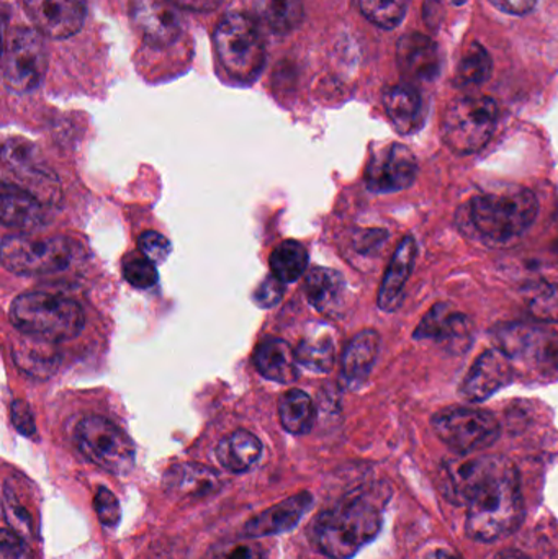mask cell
I'll return each mask as SVG.
<instances>
[{"label":"cell","mask_w":558,"mask_h":559,"mask_svg":"<svg viewBox=\"0 0 558 559\" xmlns=\"http://www.w3.org/2000/svg\"><path fill=\"white\" fill-rule=\"evenodd\" d=\"M442 492L454 504L467 506L465 532L480 544L508 537L523 522L520 473L504 456L451 460L442 468Z\"/></svg>","instance_id":"obj_1"},{"label":"cell","mask_w":558,"mask_h":559,"mask_svg":"<svg viewBox=\"0 0 558 559\" xmlns=\"http://www.w3.org/2000/svg\"><path fill=\"white\" fill-rule=\"evenodd\" d=\"M382 506L373 496H353L321 512L311 527L318 550L331 559H351L382 528Z\"/></svg>","instance_id":"obj_2"},{"label":"cell","mask_w":558,"mask_h":559,"mask_svg":"<svg viewBox=\"0 0 558 559\" xmlns=\"http://www.w3.org/2000/svg\"><path fill=\"white\" fill-rule=\"evenodd\" d=\"M539 202L530 189L501 186L484 190L468 205V219L482 241L504 246L520 239L536 222Z\"/></svg>","instance_id":"obj_3"},{"label":"cell","mask_w":558,"mask_h":559,"mask_svg":"<svg viewBox=\"0 0 558 559\" xmlns=\"http://www.w3.org/2000/svg\"><path fill=\"white\" fill-rule=\"evenodd\" d=\"M10 321L28 337L46 342L71 341L85 325L84 309L58 293L28 292L13 299Z\"/></svg>","instance_id":"obj_4"},{"label":"cell","mask_w":558,"mask_h":559,"mask_svg":"<svg viewBox=\"0 0 558 559\" xmlns=\"http://www.w3.org/2000/svg\"><path fill=\"white\" fill-rule=\"evenodd\" d=\"M0 252L3 267L12 274L25 277L61 274L84 258L81 245L64 236L48 239L7 236Z\"/></svg>","instance_id":"obj_5"},{"label":"cell","mask_w":558,"mask_h":559,"mask_svg":"<svg viewBox=\"0 0 558 559\" xmlns=\"http://www.w3.org/2000/svg\"><path fill=\"white\" fill-rule=\"evenodd\" d=\"M213 43L219 62L236 81L251 82L261 74L265 46L252 16L226 13L216 26Z\"/></svg>","instance_id":"obj_6"},{"label":"cell","mask_w":558,"mask_h":559,"mask_svg":"<svg viewBox=\"0 0 558 559\" xmlns=\"http://www.w3.org/2000/svg\"><path fill=\"white\" fill-rule=\"evenodd\" d=\"M498 123L494 98L472 95L451 102L442 120V140L452 153L471 156L487 146Z\"/></svg>","instance_id":"obj_7"},{"label":"cell","mask_w":558,"mask_h":559,"mask_svg":"<svg viewBox=\"0 0 558 559\" xmlns=\"http://www.w3.org/2000/svg\"><path fill=\"white\" fill-rule=\"evenodd\" d=\"M74 442L88 462L111 475H127L133 469V442L117 424L105 417H84L75 427Z\"/></svg>","instance_id":"obj_8"},{"label":"cell","mask_w":558,"mask_h":559,"mask_svg":"<svg viewBox=\"0 0 558 559\" xmlns=\"http://www.w3.org/2000/svg\"><path fill=\"white\" fill-rule=\"evenodd\" d=\"M498 348L524 368L547 373L558 368V334L554 329L526 322H511L495 329Z\"/></svg>","instance_id":"obj_9"},{"label":"cell","mask_w":558,"mask_h":559,"mask_svg":"<svg viewBox=\"0 0 558 559\" xmlns=\"http://www.w3.org/2000/svg\"><path fill=\"white\" fill-rule=\"evenodd\" d=\"M431 426L439 440L459 453L488 449L501 433L500 423L494 414L465 406L441 411L432 417Z\"/></svg>","instance_id":"obj_10"},{"label":"cell","mask_w":558,"mask_h":559,"mask_svg":"<svg viewBox=\"0 0 558 559\" xmlns=\"http://www.w3.org/2000/svg\"><path fill=\"white\" fill-rule=\"evenodd\" d=\"M2 182L12 183L35 197L41 205H58L62 199L61 186L52 170L46 169L28 141L12 138L2 150Z\"/></svg>","instance_id":"obj_11"},{"label":"cell","mask_w":558,"mask_h":559,"mask_svg":"<svg viewBox=\"0 0 558 559\" xmlns=\"http://www.w3.org/2000/svg\"><path fill=\"white\" fill-rule=\"evenodd\" d=\"M43 33L20 26L7 38L3 81L10 91L29 92L41 84L48 68V48Z\"/></svg>","instance_id":"obj_12"},{"label":"cell","mask_w":558,"mask_h":559,"mask_svg":"<svg viewBox=\"0 0 558 559\" xmlns=\"http://www.w3.org/2000/svg\"><path fill=\"white\" fill-rule=\"evenodd\" d=\"M130 19L138 35L153 48L174 45L182 35V15L169 0H131Z\"/></svg>","instance_id":"obj_13"},{"label":"cell","mask_w":558,"mask_h":559,"mask_svg":"<svg viewBox=\"0 0 558 559\" xmlns=\"http://www.w3.org/2000/svg\"><path fill=\"white\" fill-rule=\"evenodd\" d=\"M418 163L403 144H390L373 154L366 169V186L373 193H395L415 182Z\"/></svg>","instance_id":"obj_14"},{"label":"cell","mask_w":558,"mask_h":559,"mask_svg":"<svg viewBox=\"0 0 558 559\" xmlns=\"http://www.w3.org/2000/svg\"><path fill=\"white\" fill-rule=\"evenodd\" d=\"M513 378V361L500 348L485 350L472 365L459 393L468 403H482L508 386Z\"/></svg>","instance_id":"obj_15"},{"label":"cell","mask_w":558,"mask_h":559,"mask_svg":"<svg viewBox=\"0 0 558 559\" xmlns=\"http://www.w3.org/2000/svg\"><path fill=\"white\" fill-rule=\"evenodd\" d=\"M35 28L48 38L64 39L82 28L85 0H22Z\"/></svg>","instance_id":"obj_16"},{"label":"cell","mask_w":558,"mask_h":559,"mask_svg":"<svg viewBox=\"0 0 558 559\" xmlns=\"http://www.w3.org/2000/svg\"><path fill=\"white\" fill-rule=\"evenodd\" d=\"M472 334V322L467 316L448 302L432 306L415 329L416 341H435L442 344H465Z\"/></svg>","instance_id":"obj_17"},{"label":"cell","mask_w":558,"mask_h":559,"mask_svg":"<svg viewBox=\"0 0 558 559\" xmlns=\"http://www.w3.org/2000/svg\"><path fill=\"white\" fill-rule=\"evenodd\" d=\"M313 504L310 492L292 496L268 511L249 519L245 525L246 537H271L292 531Z\"/></svg>","instance_id":"obj_18"},{"label":"cell","mask_w":558,"mask_h":559,"mask_svg":"<svg viewBox=\"0 0 558 559\" xmlns=\"http://www.w3.org/2000/svg\"><path fill=\"white\" fill-rule=\"evenodd\" d=\"M399 68L413 81H432L439 72L436 43L423 33H409L399 43Z\"/></svg>","instance_id":"obj_19"},{"label":"cell","mask_w":558,"mask_h":559,"mask_svg":"<svg viewBox=\"0 0 558 559\" xmlns=\"http://www.w3.org/2000/svg\"><path fill=\"white\" fill-rule=\"evenodd\" d=\"M416 261V242L413 238H405L396 248L390 262L389 271L383 277L379 289V308L385 312L396 311L405 298L406 283L412 275Z\"/></svg>","instance_id":"obj_20"},{"label":"cell","mask_w":558,"mask_h":559,"mask_svg":"<svg viewBox=\"0 0 558 559\" xmlns=\"http://www.w3.org/2000/svg\"><path fill=\"white\" fill-rule=\"evenodd\" d=\"M254 365L259 373L275 383H294L298 378L297 350L288 342L277 337L264 338L254 352Z\"/></svg>","instance_id":"obj_21"},{"label":"cell","mask_w":558,"mask_h":559,"mask_svg":"<svg viewBox=\"0 0 558 559\" xmlns=\"http://www.w3.org/2000/svg\"><path fill=\"white\" fill-rule=\"evenodd\" d=\"M35 197L26 193L25 190L2 182L0 193V218L9 228L20 231H35L39 226L45 225V210Z\"/></svg>","instance_id":"obj_22"},{"label":"cell","mask_w":558,"mask_h":559,"mask_svg":"<svg viewBox=\"0 0 558 559\" xmlns=\"http://www.w3.org/2000/svg\"><path fill=\"white\" fill-rule=\"evenodd\" d=\"M346 282L340 272L314 267L305 278L308 302L323 314H337L346 301Z\"/></svg>","instance_id":"obj_23"},{"label":"cell","mask_w":558,"mask_h":559,"mask_svg":"<svg viewBox=\"0 0 558 559\" xmlns=\"http://www.w3.org/2000/svg\"><path fill=\"white\" fill-rule=\"evenodd\" d=\"M380 350V335L373 329L359 332L343 354V378L349 386L366 383Z\"/></svg>","instance_id":"obj_24"},{"label":"cell","mask_w":558,"mask_h":559,"mask_svg":"<svg viewBox=\"0 0 558 559\" xmlns=\"http://www.w3.org/2000/svg\"><path fill=\"white\" fill-rule=\"evenodd\" d=\"M164 486L177 498H203L219 488V478L212 468L197 463H180L166 473Z\"/></svg>","instance_id":"obj_25"},{"label":"cell","mask_w":558,"mask_h":559,"mask_svg":"<svg viewBox=\"0 0 558 559\" xmlns=\"http://www.w3.org/2000/svg\"><path fill=\"white\" fill-rule=\"evenodd\" d=\"M262 443L248 430H236L216 447V459L223 468L231 473H245L259 462Z\"/></svg>","instance_id":"obj_26"},{"label":"cell","mask_w":558,"mask_h":559,"mask_svg":"<svg viewBox=\"0 0 558 559\" xmlns=\"http://www.w3.org/2000/svg\"><path fill=\"white\" fill-rule=\"evenodd\" d=\"M246 9L252 19L282 35L300 26L305 16L301 0H246Z\"/></svg>","instance_id":"obj_27"},{"label":"cell","mask_w":558,"mask_h":559,"mask_svg":"<svg viewBox=\"0 0 558 559\" xmlns=\"http://www.w3.org/2000/svg\"><path fill=\"white\" fill-rule=\"evenodd\" d=\"M383 104L390 121L399 133H413L422 123V95L412 85L402 84L389 88L383 97Z\"/></svg>","instance_id":"obj_28"},{"label":"cell","mask_w":558,"mask_h":559,"mask_svg":"<svg viewBox=\"0 0 558 559\" xmlns=\"http://www.w3.org/2000/svg\"><path fill=\"white\" fill-rule=\"evenodd\" d=\"M278 417L282 427L294 436L310 432L317 419L313 401L301 390H288L278 401Z\"/></svg>","instance_id":"obj_29"},{"label":"cell","mask_w":558,"mask_h":559,"mask_svg":"<svg viewBox=\"0 0 558 559\" xmlns=\"http://www.w3.org/2000/svg\"><path fill=\"white\" fill-rule=\"evenodd\" d=\"M308 267V252L300 242L284 241L275 248L271 255V271L284 283L300 280Z\"/></svg>","instance_id":"obj_30"},{"label":"cell","mask_w":558,"mask_h":559,"mask_svg":"<svg viewBox=\"0 0 558 559\" xmlns=\"http://www.w3.org/2000/svg\"><path fill=\"white\" fill-rule=\"evenodd\" d=\"M491 71H494V66H491V58L487 49L478 43H472L459 62L455 85L458 87H477L488 81Z\"/></svg>","instance_id":"obj_31"},{"label":"cell","mask_w":558,"mask_h":559,"mask_svg":"<svg viewBox=\"0 0 558 559\" xmlns=\"http://www.w3.org/2000/svg\"><path fill=\"white\" fill-rule=\"evenodd\" d=\"M298 364L313 373H328L334 365V342L330 335H311L297 348Z\"/></svg>","instance_id":"obj_32"},{"label":"cell","mask_w":558,"mask_h":559,"mask_svg":"<svg viewBox=\"0 0 558 559\" xmlns=\"http://www.w3.org/2000/svg\"><path fill=\"white\" fill-rule=\"evenodd\" d=\"M360 13L380 28H395L405 19L408 0H356Z\"/></svg>","instance_id":"obj_33"},{"label":"cell","mask_w":558,"mask_h":559,"mask_svg":"<svg viewBox=\"0 0 558 559\" xmlns=\"http://www.w3.org/2000/svg\"><path fill=\"white\" fill-rule=\"evenodd\" d=\"M527 311L537 322H558V285L541 283L527 298Z\"/></svg>","instance_id":"obj_34"},{"label":"cell","mask_w":558,"mask_h":559,"mask_svg":"<svg viewBox=\"0 0 558 559\" xmlns=\"http://www.w3.org/2000/svg\"><path fill=\"white\" fill-rule=\"evenodd\" d=\"M2 508L3 518H5L9 527L15 531L16 534L22 535V537H32V515L28 514L25 506L20 504L19 498H16L15 492L10 489L9 483L3 485Z\"/></svg>","instance_id":"obj_35"},{"label":"cell","mask_w":558,"mask_h":559,"mask_svg":"<svg viewBox=\"0 0 558 559\" xmlns=\"http://www.w3.org/2000/svg\"><path fill=\"white\" fill-rule=\"evenodd\" d=\"M205 559H268L261 545L254 542H225L206 554Z\"/></svg>","instance_id":"obj_36"},{"label":"cell","mask_w":558,"mask_h":559,"mask_svg":"<svg viewBox=\"0 0 558 559\" xmlns=\"http://www.w3.org/2000/svg\"><path fill=\"white\" fill-rule=\"evenodd\" d=\"M123 277L138 289H147L156 285L159 274L156 264L146 258H134L123 267Z\"/></svg>","instance_id":"obj_37"},{"label":"cell","mask_w":558,"mask_h":559,"mask_svg":"<svg viewBox=\"0 0 558 559\" xmlns=\"http://www.w3.org/2000/svg\"><path fill=\"white\" fill-rule=\"evenodd\" d=\"M94 508L102 525L108 528L117 527L121 519L120 504L110 489L104 488V486L95 489Z\"/></svg>","instance_id":"obj_38"},{"label":"cell","mask_w":558,"mask_h":559,"mask_svg":"<svg viewBox=\"0 0 558 559\" xmlns=\"http://www.w3.org/2000/svg\"><path fill=\"white\" fill-rule=\"evenodd\" d=\"M138 248L143 252L144 258L150 259L154 264H163L169 258L173 246L161 233L146 231L140 236Z\"/></svg>","instance_id":"obj_39"},{"label":"cell","mask_w":558,"mask_h":559,"mask_svg":"<svg viewBox=\"0 0 558 559\" xmlns=\"http://www.w3.org/2000/svg\"><path fill=\"white\" fill-rule=\"evenodd\" d=\"M0 559H33V551L25 537L5 527L0 534Z\"/></svg>","instance_id":"obj_40"},{"label":"cell","mask_w":558,"mask_h":559,"mask_svg":"<svg viewBox=\"0 0 558 559\" xmlns=\"http://www.w3.org/2000/svg\"><path fill=\"white\" fill-rule=\"evenodd\" d=\"M284 293L285 283L275 277V275H269V277L256 288L252 299H254L256 305L261 306V308H272V306L278 305Z\"/></svg>","instance_id":"obj_41"},{"label":"cell","mask_w":558,"mask_h":559,"mask_svg":"<svg viewBox=\"0 0 558 559\" xmlns=\"http://www.w3.org/2000/svg\"><path fill=\"white\" fill-rule=\"evenodd\" d=\"M12 423L22 436H35L36 427L32 409L25 401L16 400L12 403Z\"/></svg>","instance_id":"obj_42"},{"label":"cell","mask_w":558,"mask_h":559,"mask_svg":"<svg viewBox=\"0 0 558 559\" xmlns=\"http://www.w3.org/2000/svg\"><path fill=\"white\" fill-rule=\"evenodd\" d=\"M501 12L511 13V15H524L536 7L537 0H490Z\"/></svg>","instance_id":"obj_43"},{"label":"cell","mask_w":558,"mask_h":559,"mask_svg":"<svg viewBox=\"0 0 558 559\" xmlns=\"http://www.w3.org/2000/svg\"><path fill=\"white\" fill-rule=\"evenodd\" d=\"M177 9L189 10V12H213L222 5L223 0H169Z\"/></svg>","instance_id":"obj_44"},{"label":"cell","mask_w":558,"mask_h":559,"mask_svg":"<svg viewBox=\"0 0 558 559\" xmlns=\"http://www.w3.org/2000/svg\"><path fill=\"white\" fill-rule=\"evenodd\" d=\"M425 559H462V557L451 548H435L426 555Z\"/></svg>","instance_id":"obj_45"},{"label":"cell","mask_w":558,"mask_h":559,"mask_svg":"<svg viewBox=\"0 0 558 559\" xmlns=\"http://www.w3.org/2000/svg\"><path fill=\"white\" fill-rule=\"evenodd\" d=\"M494 559H530L526 557V555L521 554V551L518 550H504L500 551V554L497 555Z\"/></svg>","instance_id":"obj_46"},{"label":"cell","mask_w":558,"mask_h":559,"mask_svg":"<svg viewBox=\"0 0 558 559\" xmlns=\"http://www.w3.org/2000/svg\"><path fill=\"white\" fill-rule=\"evenodd\" d=\"M467 2V0H454L455 5H462V3Z\"/></svg>","instance_id":"obj_47"}]
</instances>
